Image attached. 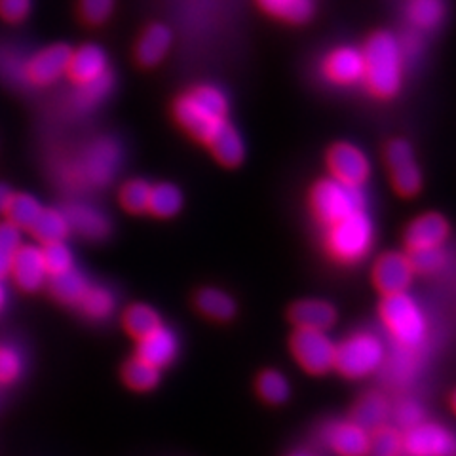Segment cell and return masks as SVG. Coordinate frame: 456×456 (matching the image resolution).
<instances>
[{
	"label": "cell",
	"instance_id": "27",
	"mask_svg": "<svg viewBox=\"0 0 456 456\" xmlns=\"http://www.w3.org/2000/svg\"><path fill=\"white\" fill-rule=\"evenodd\" d=\"M259 6L270 16L289 23H305L314 13V0H259Z\"/></svg>",
	"mask_w": 456,
	"mask_h": 456
},
{
	"label": "cell",
	"instance_id": "48",
	"mask_svg": "<svg viewBox=\"0 0 456 456\" xmlns=\"http://www.w3.org/2000/svg\"><path fill=\"white\" fill-rule=\"evenodd\" d=\"M4 303H6V289H4V285H3V281H0V310H3Z\"/></svg>",
	"mask_w": 456,
	"mask_h": 456
},
{
	"label": "cell",
	"instance_id": "4",
	"mask_svg": "<svg viewBox=\"0 0 456 456\" xmlns=\"http://www.w3.org/2000/svg\"><path fill=\"white\" fill-rule=\"evenodd\" d=\"M380 318L397 346L417 348L426 337V318L420 306L407 293L387 295L380 303Z\"/></svg>",
	"mask_w": 456,
	"mask_h": 456
},
{
	"label": "cell",
	"instance_id": "33",
	"mask_svg": "<svg viewBox=\"0 0 456 456\" xmlns=\"http://www.w3.org/2000/svg\"><path fill=\"white\" fill-rule=\"evenodd\" d=\"M162 325L159 312L152 310L147 305H134L126 310L124 314V327L134 338H142L145 335L159 330Z\"/></svg>",
	"mask_w": 456,
	"mask_h": 456
},
{
	"label": "cell",
	"instance_id": "22",
	"mask_svg": "<svg viewBox=\"0 0 456 456\" xmlns=\"http://www.w3.org/2000/svg\"><path fill=\"white\" fill-rule=\"evenodd\" d=\"M390 409L392 407L387 397L377 392H369L362 395L352 407L350 420L363 428L365 432H373L379 426L387 424V420L390 419Z\"/></svg>",
	"mask_w": 456,
	"mask_h": 456
},
{
	"label": "cell",
	"instance_id": "44",
	"mask_svg": "<svg viewBox=\"0 0 456 456\" xmlns=\"http://www.w3.org/2000/svg\"><path fill=\"white\" fill-rule=\"evenodd\" d=\"M23 370L21 354L8 345L0 346V384H10L18 380Z\"/></svg>",
	"mask_w": 456,
	"mask_h": 456
},
{
	"label": "cell",
	"instance_id": "32",
	"mask_svg": "<svg viewBox=\"0 0 456 456\" xmlns=\"http://www.w3.org/2000/svg\"><path fill=\"white\" fill-rule=\"evenodd\" d=\"M122 379L127 388L135 392H149L160 382V369L139 360L137 355L127 362L122 369Z\"/></svg>",
	"mask_w": 456,
	"mask_h": 456
},
{
	"label": "cell",
	"instance_id": "28",
	"mask_svg": "<svg viewBox=\"0 0 456 456\" xmlns=\"http://www.w3.org/2000/svg\"><path fill=\"white\" fill-rule=\"evenodd\" d=\"M88 288H90L88 281H86V278L75 268L67 270V273H63L60 276H53L52 283H50V289H52L53 297L57 298V301L65 303V305H78L82 295Z\"/></svg>",
	"mask_w": 456,
	"mask_h": 456
},
{
	"label": "cell",
	"instance_id": "24",
	"mask_svg": "<svg viewBox=\"0 0 456 456\" xmlns=\"http://www.w3.org/2000/svg\"><path fill=\"white\" fill-rule=\"evenodd\" d=\"M171 46V31L162 25V23H154L151 25L142 37L137 42V61L145 67H152L156 63L162 61V57L167 53Z\"/></svg>",
	"mask_w": 456,
	"mask_h": 456
},
{
	"label": "cell",
	"instance_id": "21",
	"mask_svg": "<svg viewBox=\"0 0 456 456\" xmlns=\"http://www.w3.org/2000/svg\"><path fill=\"white\" fill-rule=\"evenodd\" d=\"M69 228L88 240H102L109 234V219L102 211L86 204H69L65 209Z\"/></svg>",
	"mask_w": 456,
	"mask_h": 456
},
{
	"label": "cell",
	"instance_id": "41",
	"mask_svg": "<svg viewBox=\"0 0 456 456\" xmlns=\"http://www.w3.org/2000/svg\"><path fill=\"white\" fill-rule=\"evenodd\" d=\"M151 184L147 181H127L120 189V204L130 213H142L149 208Z\"/></svg>",
	"mask_w": 456,
	"mask_h": 456
},
{
	"label": "cell",
	"instance_id": "43",
	"mask_svg": "<svg viewBox=\"0 0 456 456\" xmlns=\"http://www.w3.org/2000/svg\"><path fill=\"white\" fill-rule=\"evenodd\" d=\"M390 417H394V422L399 432H407L411 430L412 426H417L422 422V407L412 402V399H403V402H399L394 409H390Z\"/></svg>",
	"mask_w": 456,
	"mask_h": 456
},
{
	"label": "cell",
	"instance_id": "14",
	"mask_svg": "<svg viewBox=\"0 0 456 456\" xmlns=\"http://www.w3.org/2000/svg\"><path fill=\"white\" fill-rule=\"evenodd\" d=\"M323 444L337 456H365L369 432L352 420L333 422L323 430Z\"/></svg>",
	"mask_w": 456,
	"mask_h": 456
},
{
	"label": "cell",
	"instance_id": "2",
	"mask_svg": "<svg viewBox=\"0 0 456 456\" xmlns=\"http://www.w3.org/2000/svg\"><path fill=\"white\" fill-rule=\"evenodd\" d=\"M363 80L377 97H392L402 86V45L390 33H375L362 50Z\"/></svg>",
	"mask_w": 456,
	"mask_h": 456
},
{
	"label": "cell",
	"instance_id": "23",
	"mask_svg": "<svg viewBox=\"0 0 456 456\" xmlns=\"http://www.w3.org/2000/svg\"><path fill=\"white\" fill-rule=\"evenodd\" d=\"M208 147L211 149L217 162L226 167H236L244 160V142L234 127L224 122L219 130L208 139Z\"/></svg>",
	"mask_w": 456,
	"mask_h": 456
},
{
	"label": "cell",
	"instance_id": "49",
	"mask_svg": "<svg viewBox=\"0 0 456 456\" xmlns=\"http://www.w3.org/2000/svg\"><path fill=\"white\" fill-rule=\"evenodd\" d=\"M293 456H310V454H293Z\"/></svg>",
	"mask_w": 456,
	"mask_h": 456
},
{
	"label": "cell",
	"instance_id": "5",
	"mask_svg": "<svg viewBox=\"0 0 456 456\" xmlns=\"http://www.w3.org/2000/svg\"><path fill=\"white\" fill-rule=\"evenodd\" d=\"M384 346L373 333H355L335 348V369L346 379H363L382 365Z\"/></svg>",
	"mask_w": 456,
	"mask_h": 456
},
{
	"label": "cell",
	"instance_id": "39",
	"mask_svg": "<svg viewBox=\"0 0 456 456\" xmlns=\"http://www.w3.org/2000/svg\"><path fill=\"white\" fill-rule=\"evenodd\" d=\"M21 232L12 223H0V280L10 274L13 255L21 248Z\"/></svg>",
	"mask_w": 456,
	"mask_h": 456
},
{
	"label": "cell",
	"instance_id": "36",
	"mask_svg": "<svg viewBox=\"0 0 456 456\" xmlns=\"http://www.w3.org/2000/svg\"><path fill=\"white\" fill-rule=\"evenodd\" d=\"M256 392H259L266 403L280 405L289 397V382L280 370L268 369L263 370L259 379H256Z\"/></svg>",
	"mask_w": 456,
	"mask_h": 456
},
{
	"label": "cell",
	"instance_id": "12",
	"mask_svg": "<svg viewBox=\"0 0 456 456\" xmlns=\"http://www.w3.org/2000/svg\"><path fill=\"white\" fill-rule=\"evenodd\" d=\"M387 160L392 171L394 189L402 196H415L422 187L420 169L412 160V149L407 141L395 139L387 149Z\"/></svg>",
	"mask_w": 456,
	"mask_h": 456
},
{
	"label": "cell",
	"instance_id": "38",
	"mask_svg": "<svg viewBox=\"0 0 456 456\" xmlns=\"http://www.w3.org/2000/svg\"><path fill=\"white\" fill-rule=\"evenodd\" d=\"M444 12L441 0H411L407 8L411 23L419 28H434L444 20Z\"/></svg>",
	"mask_w": 456,
	"mask_h": 456
},
{
	"label": "cell",
	"instance_id": "26",
	"mask_svg": "<svg viewBox=\"0 0 456 456\" xmlns=\"http://www.w3.org/2000/svg\"><path fill=\"white\" fill-rule=\"evenodd\" d=\"M31 232L42 244H55V241H63L70 228L67 223L65 213L60 209H42L37 217L35 224L31 226Z\"/></svg>",
	"mask_w": 456,
	"mask_h": 456
},
{
	"label": "cell",
	"instance_id": "13",
	"mask_svg": "<svg viewBox=\"0 0 456 456\" xmlns=\"http://www.w3.org/2000/svg\"><path fill=\"white\" fill-rule=\"evenodd\" d=\"M412 268L409 265L407 255L403 253H387L375 263L373 283L375 288L387 297L395 293H405L412 280Z\"/></svg>",
	"mask_w": 456,
	"mask_h": 456
},
{
	"label": "cell",
	"instance_id": "47",
	"mask_svg": "<svg viewBox=\"0 0 456 456\" xmlns=\"http://www.w3.org/2000/svg\"><path fill=\"white\" fill-rule=\"evenodd\" d=\"M12 194H13V192L10 191L8 184L0 183V213H4V211H6V208H8V202H10Z\"/></svg>",
	"mask_w": 456,
	"mask_h": 456
},
{
	"label": "cell",
	"instance_id": "35",
	"mask_svg": "<svg viewBox=\"0 0 456 456\" xmlns=\"http://www.w3.org/2000/svg\"><path fill=\"white\" fill-rule=\"evenodd\" d=\"M78 306L82 308V312L88 318L103 320V318L110 316L114 306H117V303H114V297L109 289L99 288V285H94V288L86 289V293L80 298Z\"/></svg>",
	"mask_w": 456,
	"mask_h": 456
},
{
	"label": "cell",
	"instance_id": "25",
	"mask_svg": "<svg viewBox=\"0 0 456 456\" xmlns=\"http://www.w3.org/2000/svg\"><path fill=\"white\" fill-rule=\"evenodd\" d=\"M419 369V355L415 348L399 346L392 355L388 363L384 365V379L392 387H405L415 377Z\"/></svg>",
	"mask_w": 456,
	"mask_h": 456
},
{
	"label": "cell",
	"instance_id": "11",
	"mask_svg": "<svg viewBox=\"0 0 456 456\" xmlns=\"http://www.w3.org/2000/svg\"><path fill=\"white\" fill-rule=\"evenodd\" d=\"M67 45H53L28 57L23 65V78L35 86H48L60 80L67 73V63L70 57Z\"/></svg>",
	"mask_w": 456,
	"mask_h": 456
},
{
	"label": "cell",
	"instance_id": "46",
	"mask_svg": "<svg viewBox=\"0 0 456 456\" xmlns=\"http://www.w3.org/2000/svg\"><path fill=\"white\" fill-rule=\"evenodd\" d=\"M31 10V0H0V18L8 23H20Z\"/></svg>",
	"mask_w": 456,
	"mask_h": 456
},
{
	"label": "cell",
	"instance_id": "15",
	"mask_svg": "<svg viewBox=\"0 0 456 456\" xmlns=\"http://www.w3.org/2000/svg\"><path fill=\"white\" fill-rule=\"evenodd\" d=\"M179 350V342L174 331L160 325L159 330L145 335L137 340V358L147 362L149 365L162 369L175 360Z\"/></svg>",
	"mask_w": 456,
	"mask_h": 456
},
{
	"label": "cell",
	"instance_id": "6",
	"mask_svg": "<svg viewBox=\"0 0 456 456\" xmlns=\"http://www.w3.org/2000/svg\"><path fill=\"white\" fill-rule=\"evenodd\" d=\"M310 206L314 216L322 223L331 224L350 213L365 209V196L360 187L340 183L337 179H323L310 194Z\"/></svg>",
	"mask_w": 456,
	"mask_h": 456
},
{
	"label": "cell",
	"instance_id": "31",
	"mask_svg": "<svg viewBox=\"0 0 456 456\" xmlns=\"http://www.w3.org/2000/svg\"><path fill=\"white\" fill-rule=\"evenodd\" d=\"M196 305H198V310L211 320L226 322L236 314V303L232 301V297H228L219 289L200 291L196 297Z\"/></svg>",
	"mask_w": 456,
	"mask_h": 456
},
{
	"label": "cell",
	"instance_id": "42",
	"mask_svg": "<svg viewBox=\"0 0 456 456\" xmlns=\"http://www.w3.org/2000/svg\"><path fill=\"white\" fill-rule=\"evenodd\" d=\"M409 265L412 273L420 274H434L437 270L445 265V253L441 248L434 249H411L409 255Z\"/></svg>",
	"mask_w": 456,
	"mask_h": 456
},
{
	"label": "cell",
	"instance_id": "34",
	"mask_svg": "<svg viewBox=\"0 0 456 456\" xmlns=\"http://www.w3.org/2000/svg\"><path fill=\"white\" fill-rule=\"evenodd\" d=\"M402 432L397 428L384 424L369 432V445L365 456H402Z\"/></svg>",
	"mask_w": 456,
	"mask_h": 456
},
{
	"label": "cell",
	"instance_id": "29",
	"mask_svg": "<svg viewBox=\"0 0 456 456\" xmlns=\"http://www.w3.org/2000/svg\"><path fill=\"white\" fill-rule=\"evenodd\" d=\"M42 209H45V208L40 206V202L35 196H31V194H12L4 213L8 217V223H12L13 226H18L20 231H21V228L31 231V226L35 224V221L40 216Z\"/></svg>",
	"mask_w": 456,
	"mask_h": 456
},
{
	"label": "cell",
	"instance_id": "19",
	"mask_svg": "<svg viewBox=\"0 0 456 456\" xmlns=\"http://www.w3.org/2000/svg\"><path fill=\"white\" fill-rule=\"evenodd\" d=\"M109 70L105 52L95 45H86L77 52H70L67 63V75L77 86L92 82Z\"/></svg>",
	"mask_w": 456,
	"mask_h": 456
},
{
	"label": "cell",
	"instance_id": "40",
	"mask_svg": "<svg viewBox=\"0 0 456 456\" xmlns=\"http://www.w3.org/2000/svg\"><path fill=\"white\" fill-rule=\"evenodd\" d=\"M42 251V261L48 276H60L67 270L73 268V253L63 244V241H55V244H46Z\"/></svg>",
	"mask_w": 456,
	"mask_h": 456
},
{
	"label": "cell",
	"instance_id": "30",
	"mask_svg": "<svg viewBox=\"0 0 456 456\" xmlns=\"http://www.w3.org/2000/svg\"><path fill=\"white\" fill-rule=\"evenodd\" d=\"M183 206V196L179 192L177 187L169 183H160L151 187V194H149V208L147 211H151L152 216L156 217H174L175 213L181 209Z\"/></svg>",
	"mask_w": 456,
	"mask_h": 456
},
{
	"label": "cell",
	"instance_id": "16",
	"mask_svg": "<svg viewBox=\"0 0 456 456\" xmlns=\"http://www.w3.org/2000/svg\"><path fill=\"white\" fill-rule=\"evenodd\" d=\"M10 274L21 289L37 291L46 281V268L42 261V251L37 246H21L13 255Z\"/></svg>",
	"mask_w": 456,
	"mask_h": 456
},
{
	"label": "cell",
	"instance_id": "45",
	"mask_svg": "<svg viewBox=\"0 0 456 456\" xmlns=\"http://www.w3.org/2000/svg\"><path fill=\"white\" fill-rule=\"evenodd\" d=\"M114 10V0H80L82 20L90 25H102Z\"/></svg>",
	"mask_w": 456,
	"mask_h": 456
},
{
	"label": "cell",
	"instance_id": "37",
	"mask_svg": "<svg viewBox=\"0 0 456 456\" xmlns=\"http://www.w3.org/2000/svg\"><path fill=\"white\" fill-rule=\"evenodd\" d=\"M112 84H114V78H112L110 70H107L105 75H102L92 82L78 84V90L75 94V105L78 109L95 107L99 102H103V99L110 94Z\"/></svg>",
	"mask_w": 456,
	"mask_h": 456
},
{
	"label": "cell",
	"instance_id": "7",
	"mask_svg": "<svg viewBox=\"0 0 456 456\" xmlns=\"http://www.w3.org/2000/svg\"><path fill=\"white\" fill-rule=\"evenodd\" d=\"M335 345L325 331L297 330L291 337V352L310 375H323L335 365Z\"/></svg>",
	"mask_w": 456,
	"mask_h": 456
},
{
	"label": "cell",
	"instance_id": "18",
	"mask_svg": "<svg viewBox=\"0 0 456 456\" xmlns=\"http://www.w3.org/2000/svg\"><path fill=\"white\" fill-rule=\"evenodd\" d=\"M323 75L327 80L342 86L363 80L362 52L350 46L333 50L323 61Z\"/></svg>",
	"mask_w": 456,
	"mask_h": 456
},
{
	"label": "cell",
	"instance_id": "10",
	"mask_svg": "<svg viewBox=\"0 0 456 456\" xmlns=\"http://www.w3.org/2000/svg\"><path fill=\"white\" fill-rule=\"evenodd\" d=\"M327 166L333 179L352 184V187H362L369 177V160L367 156L350 142H337L327 152Z\"/></svg>",
	"mask_w": 456,
	"mask_h": 456
},
{
	"label": "cell",
	"instance_id": "9",
	"mask_svg": "<svg viewBox=\"0 0 456 456\" xmlns=\"http://www.w3.org/2000/svg\"><path fill=\"white\" fill-rule=\"evenodd\" d=\"M120 166V147L110 139H99L84 151L78 162V175L92 187H103Z\"/></svg>",
	"mask_w": 456,
	"mask_h": 456
},
{
	"label": "cell",
	"instance_id": "20",
	"mask_svg": "<svg viewBox=\"0 0 456 456\" xmlns=\"http://www.w3.org/2000/svg\"><path fill=\"white\" fill-rule=\"evenodd\" d=\"M289 320L297 325V330L327 331L335 323L337 312L330 303L306 298V301H298L291 306Z\"/></svg>",
	"mask_w": 456,
	"mask_h": 456
},
{
	"label": "cell",
	"instance_id": "3",
	"mask_svg": "<svg viewBox=\"0 0 456 456\" xmlns=\"http://www.w3.org/2000/svg\"><path fill=\"white\" fill-rule=\"evenodd\" d=\"M327 249L340 263H358L373 248V223L365 209L327 224Z\"/></svg>",
	"mask_w": 456,
	"mask_h": 456
},
{
	"label": "cell",
	"instance_id": "17",
	"mask_svg": "<svg viewBox=\"0 0 456 456\" xmlns=\"http://www.w3.org/2000/svg\"><path fill=\"white\" fill-rule=\"evenodd\" d=\"M449 236L447 221L437 213H426V216L412 221L407 228L405 241L411 249H434L444 248Z\"/></svg>",
	"mask_w": 456,
	"mask_h": 456
},
{
	"label": "cell",
	"instance_id": "8",
	"mask_svg": "<svg viewBox=\"0 0 456 456\" xmlns=\"http://www.w3.org/2000/svg\"><path fill=\"white\" fill-rule=\"evenodd\" d=\"M402 451L405 456H456L452 434L434 422H420L403 432Z\"/></svg>",
	"mask_w": 456,
	"mask_h": 456
},
{
	"label": "cell",
	"instance_id": "1",
	"mask_svg": "<svg viewBox=\"0 0 456 456\" xmlns=\"http://www.w3.org/2000/svg\"><path fill=\"white\" fill-rule=\"evenodd\" d=\"M174 112L181 127L194 139L208 142L226 122L228 102L216 86H198L177 99Z\"/></svg>",
	"mask_w": 456,
	"mask_h": 456
}]
</instances>
